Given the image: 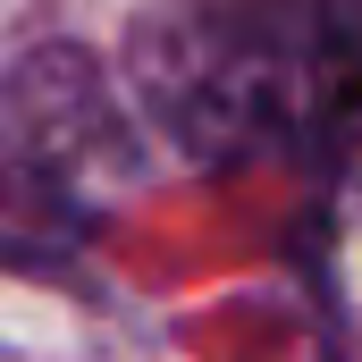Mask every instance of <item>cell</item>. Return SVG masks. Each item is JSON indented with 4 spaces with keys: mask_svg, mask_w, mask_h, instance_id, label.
Returning a JSON list of instances; mask_svg holds the SVG:
<instances>
[{
    "mask_svg": "<svg viewBox=\"0 0 362 362\" xmlns=\"http://www.w3.org/2000/svg\"><path fill=\"white\" fill-rule=\"evenodd\" d=\"M135 68L194 152H303L362 127V17L337 0H194L135 34Z\"/></svg>",
    "mask_w": 362,
    "mask_h": 362,
    "instance_id": "1",
    "label": "cell"
},
{
    "mask_svg": "<svg viewBox=\"0 0 362 362\" xmlns=\"http://www.w3.org/2000/svg\"><path fill=\"white\" fill-rule=\"evenodd\" d=\"M135 118L76 42H42L0 76V262L51 270L135 185Z\"/></svg>",
    "mask_w": 362,
    "mask_h": 362,
    "instance_id": "2",
    "label": "cell"
},
{
    "mask_svg": "<svg viewBox=\"0 0 362 362\" xmlns=\"http://www.w3.org/2000/svg\"><path fill=\"white\" fill-rule=\"evenodd\" d=\"M337 8H354V17H362V0H337Z\"/></svg>",
    "mask_w": 362,
    "mask_h": 362,
    "instance_id": "3",
    "label": "cell"
}]
</instances>
